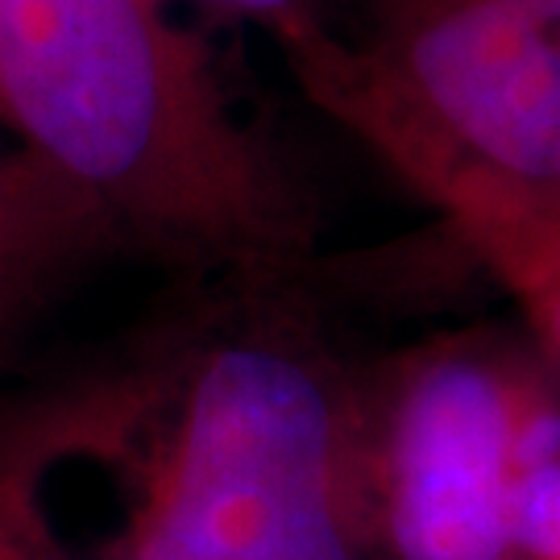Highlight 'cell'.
Listing matches in <instances>:
<instances>
[{
	"label": "cell",
	"mask_w": 560,
	"mask_h": 560,
	"mask_svg": "<svg viewBox=\"0 0 560 560\" xmlns=\"http://www.w3.org/2000/svg\"><path fill=\"white\" fill-rule=\"evenodd\" d=\"M515 560H560V453L527 460L511 490Z\"/></svg>",
	"instance_id": "8"
},
{
	"label": "cell",
	"mask_w": 560,
	"mask_h": 560,
	"mask_svg": "<svg viewBox=\"0 0 560 560\" xmlns=\"http://www.w3.org/2000/svg\"><path fill=\"white\" fill-rule=\"evenodd\" d=\"M282 50L307 101L378 159L423 150L560 183V0H328Z\"/></svg>",
	"instance_id": "3"
},
{
	"label": "cell",
	"mask_w": 560,
	"mask_h": 560,
	"mask_svg": "<svg viewBox=\"0 0 560 560\" xmlns=\"http://www.w3.org/2000/svg\"><path fill=\"white\" fill-rule=\"evenodd\" d=\"M0 133L187 282L312 254L307 187L166 0H0Z\"/></svg>",
	"instance_id": "2"
},
{
	"label": "cell",
	"mask_w": 560,
	"mask_h": 560,
	"mask_svg": "<svg viewBox=\"0 0 560 560\" xmlns=\"http://www.w3.org/2000/svg\"><path fill=\"white\" fill-rule=\"evenodd\" d=\"M382 162L441 212L560 361V203L536 183L502 179L423 150H399Z\"/></svg>",
	"instance_id": "6"
},
{
	"label": "cell",
	"mask_w": 560,
	"mask_h": 560,
	"mask_svg": "<svg viewBox=\"0 0 560 560\" xmlns=\"http://www.w3.org/2000/svg\"><path fill=\"white\" fill-rule=\"evenodd\" d=\"M224 13H237V18L261 25L279 50L295 46V42L312 38L332 25V9L328 0H208Z\"/></svg>",
	"instance_id": "9"
},
{
	"label": "cell",
	"mask_w": 560,
	"mask_h": 560,
	"mask_svg": "<svg viewBox=\"0 0 560 560\" xmlns=\"http://www.w3.org/2000/svg\"><path fill=\"white\" fill-rule=\"evenodd\" d=\"M536 187H544V191H548V196L560 203V183H536Z\"/></svg>",
	"instance_id": "10"
},
{
	"label": "cell",
	"mask_w": 560,
	"mask_h": 560,
	"mask_svg": "<svg viewBox=\"0 0 560 560\" xmlns=\"http://www.w3.org/2000/svg\"><path fill=\"white\" fill-rule=\"evenodd\" d=\"M0 560H125L108 548L92 557L59 540L55 523L42 506V481L18 474L0 460Z\"/></svg>",
	"instance_id": "7"
},
{
	"label": "cell",
	"mask_w": 560,
	"mask_h": 560,
	"mask_svg": "<svg viewBox=\"0 0 560 560\" xmlns=\"http://www.w3.org/2000/svg\"><path fill=\"white\" fill-rule=\"evenodd\" d=\"M129 245L88 200L0 133V395L30 345Z\"/></svg>",
	"instance_id": "5"
},
{
	"label": "cell",
	"mask_w": 560,
	"mask_h": 560,
	"mask_svg": "<svg viewBox=\"0 0 560 560\" xmlns=\"http://www.w3.org/2000/svg\"><path fill=\"white\" fill-rule=\"evenodd\" d=\"M536 386L486 340H441L358 382L370 557L515 560L511 490Z\"/></svg>",
	"instance_id": "4"
},
{
	"label": "cell",
	"mask_w": 560,
	"mask_h": 560,
	"mask_svg": "<svg viewBox=\"0 0 560 560\" xmlns=\"http://www.w3.org/2000/svg\"><path fill=\"white\" fill-rule=\"evenodd\" d=\"M4 436L46 478L120 481L125 560H370L358 382L295 275L191 282L187 300L50 386H18Z\"/></svg>",
	"instance_id": "1"
}]
</instances>
